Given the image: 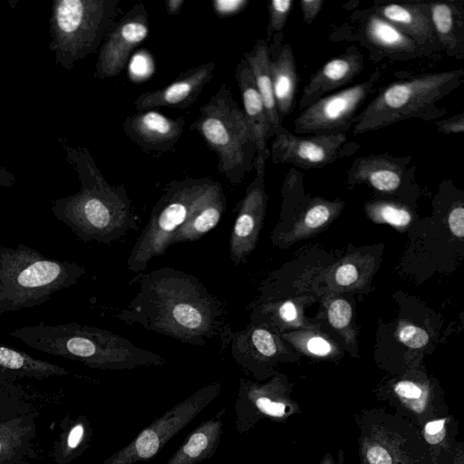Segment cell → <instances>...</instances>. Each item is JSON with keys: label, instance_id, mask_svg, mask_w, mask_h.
I'll return each instance as SVG.
<instances>
[{"label": "cell", "instance_id": "cell-2", "mask_svg": "<svg viewBox=\"0 0 464 464\" xmlns=\"http://www.w3.org/2000/svg\"><path fill=\"white\" fill-rule=\"evenodd\" d=\"M59 141L81 188L52 202L54 218L84 243L110 245L137 230L139 218L125 187L112 186L105 179L87 148L70 146L62 139Z\"/></svg>", "mask_w": 464, "mask_h": 464}, {"label": "cell", "instance_id": "cell-36", "mask_svg": "<svg viewBox=\"0 0 464 464\" xmlns=\"http://www.w3.org/2000/svg\"><path fill=\"white\" fill-rule=\"evenodd\" d=\"M324 5L323 0H301L300 7L304 22L310 25L319 14Z\"/></svg>", "mask_w": 464, "mask_h": 464}, {"label": "cell", "instance_id": "cell-31", "mask_svg": "<svg viewBox=\"0 0 464 464\" xmlns=\"http://www.w3.org/2000/svg\"><path fill=\"white\" fill-rule=\"evenodd\" d=\"M20 438L21 434L17 429L8 424L0 425V459L13 451Z\"/></svg>", "mask_w": 464, "mask_h": 464}, {"label": "cell", "instance_id": "cell-18", "mask_svg": "<svg viewBox=\"0 0 464 464\" xmlns=\"http://www.w3.org/2000/svg\"><path fill=\"white\" fill-rule=\"evenodd\" d=\"M236 80L242 97L243 112L256 141V158L266 160L270 156L267 148V140L271 138L270 125L263 101L245 58H242L237 64Z\"/></svg>", "mask_w": 464, "mask_h": 464}, {"label": "cell", "instance_id": "cell-44", "mask_svg": "<svg viewBox=\"0 0 464 464\" xmlns=\"http://www.w3.org/2000/svg\"><path fill=\"white\" fill-rule=\"evenodd\" d=\"M16 176L5 167L0 166V188H9L16 183Z\"/></svg>", "mask_w": 464, "mask_h": 464}, {"label": "cell", "instance_id": "cell-15", "mask_svg": "<svg viewBox=\"0 0 464 464\" xmlns=\"http://www.w3.org/2000/svg\"><path fill=\"white\" fill-rule=\"evenodd\" d=\"M185 124L182 116L169 118L156 111L128 116L123 130L130 140L145 151L165 153L179 140Z\"/></svg>", "mask_w": 464, "mask_h": 464}, {"label": "cell", "instance_id": "cell-42", "mask_svg": "<svg viewBox=\"0 0 464 464\" xmlns=\"http://www.w3.org/2000/svg\"><path fill=\"white\" fill-rule=\"evenodd\" d=\"M308 350L316 355H326L331 350V346L328 342L321 337H314L307 343Z\"/></svg>", "mask_w": 464, "mask_h": 464}, {"label": "cell", "instance_id": "cell-7", "mask_svg": "<svg viewBox=\"0 0 464 464\" xmlns=\"http://www.w3.org/2000/svg\"><path fill=\"white\" fill-rule=\"evenodd\" d=\"M121 0H53L49 50L66 71L96 52L115 24Z\"/></svg>", "mask_w": 464, "mask_h": 464}, {"label": "cell", "instance_id": "cell-12", "mask_svg": "<svg viewBox=\"0 0 464 464\" xmlns=\"http://www.w3.org/2000/svg\"><path fill=\"white\" fill-rule=\"evenodd\" d=\"M149 33L148 12L142 3H138L115 23L104 39L95 66V78L103 80L121 74L132 50Z\"/></svg>", "mask_w": 464, "mask_h": 464}, {"label": "cell", "instance_id": "cell-41", "mask_svg": "<svg viewBox=\"0 0 464 464\" xmlns=\"http://www.w3.org/2000/svg\"><path fill=\"white\" fill-rule=\"evenodd\" d=\"M445 420H439L429 422L425 427V432L427 435V439H429L431 443H437L440 441L443 435H441V431H443Z\"/></svg>", "mask_w": 464, "mask_h": 464}, {"label": "cell", "instance_id": "cell-38", "mask_svg": "<svg viewBox=\"0 0 464 464\" xmlns=\"http://www.w3.org/2000/svg\"><path fill=\"white\" fill-rule=\"evenodd\" d=\"M358 273L356 267L352 264L340 266L335 274V280L341 285H350L356 281Z\"/></svg>", "mask_w": 464, "mask_h": 464}, {"label": "cell", "instance_id": "cell-27", "mask_svg": "<svg viewBox=\"0 0 464 464\" xmlns=\"http://www.w3.org/2000/svg\"><path fill=\"white\" fill-rule=\"evenodd\" d=\"M293 4V0H272L267 4L269 14L268 25L266 28L267 41L274 36L275 33L278 34L284 29L292 10Z\"/></svg>", "mask_w": 464, "mask_h": 464}, {"label": "cell", "instance_id": "cell-26", "mask_svg": "<svg viewBox=\"0 0 464 464\" xmlns=\"http://www.w3.org/2000/svg\"><path fill=\"white\" fill-rule=\"evenodd\" d=\"M430 21L437 43L449 55L463 56V22L451 2L429 3Z\"/></svg>", "mask_w": 464, "mask_h": 464}, {"label": "cell", "instance_id": "cell-24", "mask_svg": "<svg viewBox=\"0 0 464 464\" xmlns=\"http://www.w3.org/2000/svg\"><path fill=\"white\" fill-rule=\"evenodd\" d=\"M256 89L263 101L269 125L271 138L284 128L279 118L274 97L272 80L269 70L268 44L265 39H258L251 51L244 53Z\"/></svg>", "mask_w": 464, "mask_h": 464}, {"label": "cell", "instance_id": "cell-21", "mask_svg": "<svg viewBox=\"0 0 464 464\" xmlns=\"http://www.w3.org/2000/svg\"><path fill=\"white\" fill-rule=\"evenodd\" d=\"M269 70L274 97L281 121L292 111L299 78L295 60L289 44L268 47Z\"/></svg>", "mask_w": 464, "mask_h": 464}, {"label": "cell", "instance_id": "cell-17", "mask_svg": "<svg viewBox=\"0 0 464 464\" xmlns=\"http://www.w3.org/2000/svg\"><path fill=\"white\" fill-rule=\"evenodd\" d=\"M362 33L364 42L372 50L378 51L391 59L413 58L426 51L374 11L364 14Z\"/></svg>", "mask_w": 464, "mask_h": 464}, {"label": "cell", "instance_id": "cell-33", "mask_svg": "<svg viewBox=\"0 0 464 464\" xmlns=\"http://www.w3.org/2000/svg\"><path fill=\"white\" fill-rule=\"evenodd\" d=\"M248 4V0H214L212 6L216 14L223 18L240 13Z\"/></svg>", "mask_w": 464, "mask_h": 464}, {"label": "cell", "instance_id": "cell-23", "mask_svg": "<svg viewBox=\"0 0 464 464\" xmlns=\"http://www.w3.org/2000/svg\"><path fill=\"white\" fill-rule=\"evenodd\" d=\"M225 409L202 422L184 440L166 464H198L217 451L223 433Z\"/></svg>", "mask_w": 464, "mask_h": 464}, {"label": "cell", "instance_id": "cell-10", "mask_svg": "<svg viewBox=\"0 0 464 464\" xmlns=\"http://www.w3.org/2000/svg\"><path fill=\"white\" fill-rule=\"evenodd\" d=\"M381 79L375 71L366 81L325 95L302 110L294 121L297 134L345 133L352 126L356 111L372 93Z\"/></svg>", "mask_w": 464, "mask_h": 464}, {"label": "cell", "instance_id": "cell-8", "mask_svg": "<svg viewBox=\"0 0 464 464\" xmlns=\"http://www.w3.org/2000/svg\"><path fill=\"white\" fill-rule=\"evenodd\" d=\"M216 180L210 178L173 180L152 208L149 220L130 249L127 268L143 273L149 263L166 253L179 227L204 199Z\"/></svg>", "mask_w": 464, "mask_h": 464}, {"label": "cell", "instance_id": "cell-30", "mask_svg": "<svg viewBox=\"0 0 464 464\" xmlns=\"http://www.w3.org/2000/svg\"><path fill=\"white\" fill-rule=\"evenodd\" d=\"M399 338L406 346L414 349L423 347L429 341L428 334L414 325L403 327L400 332Z\"/></svg>", "mask_w": 464, "mask_h": 464}, {"label": "cell", "instance_id": "cell-43", "mask_svg": "<svg viewBox=\"0 0 464 464\" xmlns=\"http://www.w3.org/2000/svg\"><path fill=\"white\" fill-rule=\"evenodd\" d=\"M280 318L285 322H292L296 318V309L291 301L285 302L279 308Z\"/></svg>", "mask_w": 464, "mask_h": 464}, {"label": "cell", "instance_id": "cell-37", "mask_svg": "<svg viewBox=\"0 0 464 464\" xmlns=\"http://www.w3.org/2000/svg\"><path fill=\"white\" fill-rule=\"evenodd\" d=\"M449 226L451 232L459 237L464 236V208L463 207H458L453 208L448 218Z\"/></svg>", "mask_w": 464, "mask_h": 464}, {"label": "cell", "instance_id": "cell-45", "mask_svg": "<svg viewBox=\"0 0 464 464\" xmlns=\"http://www.w3.org/2000/svg\"><path fill=\"white\" fill-rule=\"evenodd\" d=\"M184 0H167L166 10L169 15L178 14L184 5Z\"/></svg>", "mask_w": 464, "mask_h": 464}, {"label": "cell", "instance_id": "cell-6", "mask_svg": "<svg viewBox=\"0 0 464 464\" xmlns=\"http://www.w3.org/2000/svg\"><path fill=\"white\" fill-rule=\"evenodd\" d=\"M218 155V172L232 184L242 182L254 169L256 145L243 110L224 82L199 109L190 125Z\"/></svg>", "mask_w": 464, "mask_h": 464}, {"label": "cell", "instance_id": "cell-5", "mask_svg": "<svg viewBox=\"0 0 464 464\" xmlns=\"http://www.w3.org/2000/svg\"><path fill=\"white\" fill-rule=\"evenodd\" d=\"M463 69L424 73L391 83L352 121L353 134L380 130L408 119L430 121L447 111L439 102L463 82Z\"/></svg>", "mask_w": 464, "mask_h": 464}, {"label": "cell", "instance_id": "cell-40", "mask_svg": "<svg viewBox=\"0 0 464 464\" xmlns=\"http://www.w3.org/2000/svg\"><path fill=\"white\" fill-rule=\"evenodd\" d=\"M367 459L370 464H392L390 454L380 446H373L367 451Z\"/></svg>", "mask_w": 464, "mask_h": 464}, {"label": "cell", "instance_id": "cell-9", "mask_svg": "<svg viewBox=\"0 0 464 464\" xmlns=\"http://www.w3.org/2000/svg\"><path fill=\"white\" fill-rule=\"evenodd\" d=\"M222 383L205 385L142 430L126 447L102 464H135L153 458L178 432L191 422L221 392Z\"/></svg>", "mask_w": 464, "mask_h": 464}, {"label": "cell", "instance_id": "cell-28", "mask_svg": "<svg viewBox=\"0 0 464 464\" xmlns=\"http://www.w3.org/2000/svg\"><path fill=\"white\" fill-rule=\"evenodd\" d=\"M352 318L351 305L343 299L333 302L328 310V319L332 326L340 329L350 323Z\"/></svg>", "mask_w": 464, "mask_h": 464}, {"label": "cell", "instance_id": "cell-13", "mask_svg": "<svg viewBox=\"0 0 464 464\" xmlns=\"http://www.w3.org/2000/svg\"><path fill=\"white\" fill-rule=\"evenodd\" d=\"M270 156L274 164L288 163L301 169H321L337 159L345 133L297 136L285 127L275 136Z\"/></svg>", "mask_w": 464, "mask_h": 464}, {"label": "cell", "instance_id": "cell-11", "mask_svg": "<svg viewBox=\"0 0 464 464\" xmlns=\"http://www.w3.org/2000/svg\"><path fill=\"white\" fill-rule=\"evenodd\" d=\"M266 161L261 158L255 159L256 176L236 207L237 215L228 241L229 258L236 266L245 264L256 246L266 202Z\"/></svg>", "mask_w": 464, "mask_h": 464}, {"label": "cell", "instance_id": "cell-25", "mask_svg": "<svg viewBox=\"0 0 464 464\" xmlns=\"http://www.w3.org/2000/svg\"><path fill=\"white\" fill-rule=\"evenodd\" d=\"M66 369L0 343V379H45L67 374Z\"/></svg>", "mask_w": 464, "mask_h": 464}, {"label": "cell", "instance_id": "cell-19", "mask_svg": "<svg viewBox=\"0 0 464 464\" xmlns=\"http://www.w3.org/2000/svg\"><path fill=\"white\" fill-rule=\"evenodd\" d=\"M411 157L396 158L389 154L370 155L353 160L349 179L354 182H366L382 192L399 188Z\"/></svg>", "mask_w": 464, "mask_h": 464}, {"label": "cell", "instance_id": "cell-29", "mask_svg": "<svg viewBox=\"0 0 464 464\" xmlns=\"http://www.w3.org/2000/svg\"><path fill=\"white\" fill-rule=\"evenodd\" d=\"M376 211L385 222L398 227L408 225L411 219V216L407 210L390 204L376 207Z\"/></svg>", "mask_w": 464, "mask_h": 464}, {"label": "cell", "instance_id": "cell-35", "mask_svg": "<svg viewBox=\"0 0 464 464\" xmlns=\"http://www.w3.org/2000/svg\"><path fill=\"white\" fill-rule=\"evenodd\" d=\"M437 130L445 134H458L464 131V113L460 112L450 118L435 121Z\"/></svg>", "mask_w": 464, "mask_h": 464}, {"label": "cell", "instance_id": "cell-4", "mask_svg": "<svg viewBox=\"0 0 464 464\" xmlns=\"http://www.w3.org/2000/svg\"><path fill=\"white\" fill-rule=\"evenodd\" d=\"M86 273L74 262L46 257L21 243L0 246V315L43 304Z\"/></svg>", "mask_w": 464, "mask_h": 464}, {"label": "cell", "instance_id": "cell-20", "mask_svg": "<svg viewBox=\"0 0 464 464\" xmlns=\"http://www.w3.org/2000/svg\"><path fill=\"white\" fill-rule=\"evenodd\" d=\"M372 9L421 47L437 43L429 4H380Z\"/></svg>", "mask_w": 464, "mask_h": 464}, {"label": "cell", "instance_id": "cell-16", "mask_svg": "<svg viewBox=\"0 0 464 464\" xmlns=\"http://www.w3.org/2000/svg\"><path fill=\"white\" fill-rule=\"evenodd\" d=\"M363 66V57L354 48L329 60L311 76L303 90L298 108L304 110L328 92L350 83Z\"/></svg>", "mask_w": 464, "mask_h": 464}, {"label": "cell", "instance_id": "cell-22", "mask_svg": "<svg viewBox=\"0 0 464 464\" xmlns=\"http://www.w3.org/2000/svg\"><path fill=\"white\" fill-rule=\"evenodd\" d=\"M226 207L227 199L223 187L215 181L204 199L177 231L171 245L194 242L203 237L218 226Z\"/></svg>", "mask_w": 464, "mask_h": 464}, {"label": "cell", "instance_id": "cell-32", "mask_svg": "<svg viewBox=\"0 0 464 464\" xmlns=\"http://www.w3.org/2000/svg\"><path fill=\"white\" fill-rule=\"evenodd\" d=\"M86 437V423L83 420L76 421L69 430L64 445L65 455H70L79 449Z\"/></svg>", "mask_w": 464, "mask_h": 464}, {"label": "cell", "instance_id": "cell-39", "mask_svg": "<svg viewBox=\"0 0 464 464\" xmlns=\"http://www.w3.org/2000/svg\"><path fill=\"white\" fill-rule=\"evenodd\" d=\"M395 392L401 397L418 399L421 396L422 391L411 382H400L395 386Z\"/></svg>", "mask_w": 464, "mask_h": 464}, {"label": "cell", "instance_id": "cell-34", "mask_svg": "<svg viewBox=\"0 0 464 464\" xmlns=\"http://www.w3.org/2000/svg\"><path fill=\"white\" fill-rule=\"evenodd\" d=\"M331 215L330 208L324 203L314 205L306 212L304 224L310 228H315L324 224Z\"/></svg>", "mask_w": 464, "mask_h": 464}, {"label": "cell", "instance_id": "cell-1", "mask_svg": "<svg viewBox=\"0 0 464 464\" xmlns=\"http://www.w3.org/2000/svg\"><path fill=\"white\" fill-rule=\"evenodd\" d=\"M134 279L135 296L115 315L124 324L194 346H205L223 332L225 305L197 276L164 266Z\"/></svg>", "mask_w": 464, "mask_h": 464}, {"label": "cell", "instance_id": "cell-3", "mask_svg": "<svg viewBox=\"0 0 464 464\" xmlns=\"http://www.w3.org/2000/svg\"><path fill=\"white\" fill-rule=\"evenodd\" d=\"M9 334L34 350L77 361L93 369L130 370L163 366L167 362L164 356L93 325L39 324L15 328Z\"/></svg>", "mask_w": 464, "mask_h": 464}, {"label": "cell", "instance_id": "cell-14", "mask_svg": "<svg viewBox=\"0 0 464 464\" xmlns=\"http://www.w3.org/2000/svg\"><path fill=\"white\" fill-rule=\"evenodd\" d=\"M216 63L208 62L183 72L170 84L140 93L134 102L139 111L159 107L188 109L197 101L204 86L212 79Z\"/></svg>", "mask_w": 464, "mask_h": 464}]
</instances>
